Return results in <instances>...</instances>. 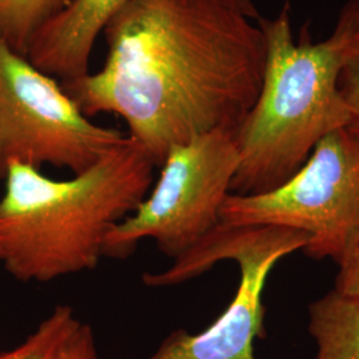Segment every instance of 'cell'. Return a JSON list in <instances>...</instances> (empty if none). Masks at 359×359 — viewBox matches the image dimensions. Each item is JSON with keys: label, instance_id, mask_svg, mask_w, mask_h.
<instances>
[{"label": "cell", "instance_id": "cell-14", "mask_svg": "<svg viewBox=\"0 0 359 359\" xmlns=\"http://www.w3.org/2000/svg\"><path fill=\"white\" fill-rule=\"evenodd\" d=\"M338 266L334 289L345 294L359 295V243Z\"/></svg>", "mask_w": 359, "mask_h": 359}, {"label": "cell", "instance_id": "cell-6", "mask_svg": "<svg viewBox=\"0 0 359 359\" xmlns=\"http://www.w3.org/2000/svg\"><path fill=\"white\" fill-rule=\"evenodd\" d=\"M236 132L217 129L172 147L140 205L108 233L104 257L127 258L142 240L177 258L219 224L238 168Z\"/></svg>", "mask_w": 359, "mask_h": 359}, {"label": "cell", "instance_id": "cell-5", "mask_svg": "<svg viewBox=\"0 0 359 359\" xmlns=\"http://www.w3.org/2000/svg\"><path fill=\"white\" fill-rule=\"evenodd\" d=\"M219 222L305 231V255L339 265L359 243L358 139L346 128L326 135L280 187L258 194L229 193Z\"/></svg>", "mask_w": 359, "mask_h": 359}, {"label": "cell", "instance_id": "cell-13", "mask_svg": "<svg viewBox=\"0 0 359 359\" xmlns=\"http://www.w3.org/2000/svg\"><path fill=\"white\" fill-rule=\"evenodd\" d=\"M59 359H102L90 323L80 322L75 332L67 339Z\"/></svg>", "mask_w": 359, "mask_h": 359}, {"label": "cell", "instance_id": "cell-10", "mask_svg": "<svg viewBox=\"0 0 359 359\" xmlns=\"http://www.w3.org/2000/svg\"><path fill=\"white\" fill-rule=\"evenodd\" d=\"M72 0H0V38L26 56L34 35Z\"/></svg>", "mask_w": 359, "mask_h": 359}, {"label": "cell", "instance_id": "cell-4", "mask_svg": "<svg viewBox=\"0 0 359 359\" xmlns=\"http://www.w3.org/2000/svg\"><path fill=\"white\" fill-rule=\"evenodd\" d=\"M309 240L308 233L285 226L219 222L168 269L142 274L147 286L163 287L187 283L225 259L240 269L236 294L216 321L197 334L172 332L148 359H257L255 342L265 335L269 274L283 258L304 250Z\"/></svg>", "mask_w": 359, "mask_h": 359}, {"label": "cell", "instance_id": "cell-8", "mask_svg": "<svg viewBox=\"0 0 359 359\" xmlns=\"http://www.w3.org/2000/svg\"><path fill=\"white\" fill-rule=\"evenodd\" d=\"M129 0H72L39 29L26 57L39 71L62 81L90 72L96 39Z\"/></svg>", "mask_w": 359, "mask_h": 359}, {"label": "cell", "instance_id": "cell-15", "mask_svg": "<svg viewBox=\"0 0 359 359\" xmlns=\"http://www.w3.org/2000/svg\"><path fill=\"white\" fill-rule=\"evenodd\" d=\"M229 4H231L234 8H237L241 13H244L245 16H248L249 19H259V13L257 10L253 0H226Z\"/></svg>", "mask_w": 359, "mask_h": 359}, {"label": "cell", "instance_id": "cell-16", "mask_svg": "<svg viewBox=\"0 0 359 359\" xmlns=\"http://www.w3.org/2000/svg\"><path fill=\"white\" fill-rule=\"evenodd\" d=\"M351 47H353V51L354 53H358L359 52V18L358 23H357V28H355V32L353 35L351 39Z\"/></svg>", "mask_w": 359, "mask_h": 359}, {"label": "cell", "instance_id": "cell-12", "mask_svg": "<svg viewBox=\"0 0 359 359\" xmlns=\"http://www.w3.org/2000/svg\"><path fill=\"white\" fill-rule=\"evenodd\" d=\"M338 90L348 109V123L345 128L359 140V52L342 67Z\"/></svg>", "mask_w": 359, "mask_h": 359}, {"label": "cell", "instance_id": "cell-9", "mask_svg": "<svg viewBox=\"0 0 359 359\" xmlns=\"http://www.w3.org/2000/svg\"><path fill=\"white\" fill-rule=\"evenodd\" d=\"M309 333L314 359H359V295L337 289L309 305Z\"/></svg>", "mask_w": 359, "mask_h": 359}, {"label": "cell", "instance_id": "cell-11", "mask_svg": "<svg viewBox=\"0 0 359 359\" xmlns=\"http://www.w3.org/2000/svg\"><path fill=\"white\" fill-rule=\"evenodd\" d=\"M79 325L75 310L69 305H59L23 342L0 351V359H59L67 339Z\"/></svg>", "mask_w": 359, "mask_h": 359}, {"label": "cell", "instance_id": "cell-3", "mask_svg": "<svg viewBox=\"0 0 359 359\" xmlns=\"http://www.w3.org/2000/svg\"><path fill=\"white\" fill-rule=\"evenodd\" d=\"M358 18L359 0H348L332 36L318 43L308 28L295 40L290 0L277 18L257 20L266 40V62L256 103L236 130L240 161L231 193L258 194L280 187L320 140L346 127L348 109L338 77L354 55Z\"/></svg>", "mask_w": 359, "mask_h": 359}, {"label": "cell", "instance_id": "cell-2", "mask_svg": "<svg viewBox=\"0 0 359 359\" xmlns=\"http://www.w3.org/2000/svg\"><path fill=\"white\" fill-rule=\"evenodd\" d=\"M154 167L129 136L71 179L10 161L0 198V265L20 283L96 269L108 233L151 191Z\"/></svg>", "mask_w": 359, "mask_h": 359}, {"label": "cell", "instance_id": "cell-1", "mask_svg": "<svg viewBox=\"0 0 359 359\" xmlns=\"http://www.w3.org/2000/svg\"><path fill=\"white\" fill-rule=\"evenodd\" d=\"M103 32V68L62 88L90 118L123 117L156 167L172 147L236 132L256 103L266 40L226 0H129Z\"/></svg>", "mask_w": 359, "mask_h": 359}, {"label": "cell", "instance_id": "cell-7", "mask_svg": "<svg viewBox=\"0 0 359 359\" xmlns=\"http://www.w3.org/2000/svg\"><path fill=\"white\" fill-rule=\"evenodd\" d=\"M127 136L92 123L60 83L0 38V179L10 161L76 175Z\"/></svg>", "mask_w": 359, "mask_h": 359}]
</instances>
